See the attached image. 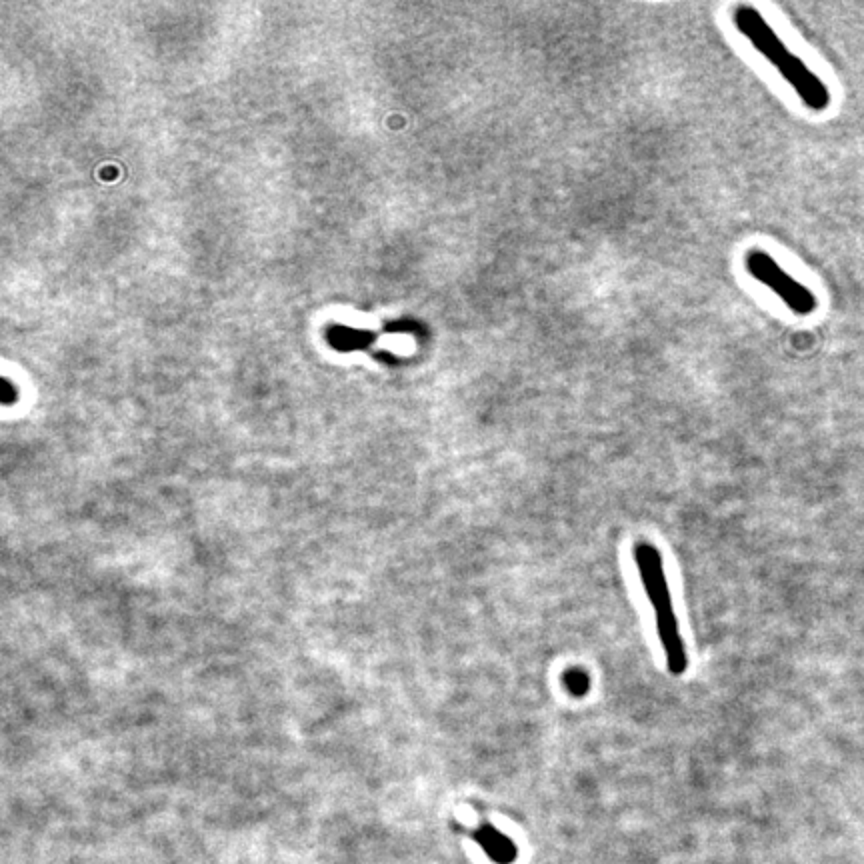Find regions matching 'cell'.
<instances>
[{
  "label": "cell",
  "mask_w": 864,
  "mask_h": 864,
  "mask_svg": "<svg viewBox=\"0 0 864 864\" xmlns=\"http://www.w3.org/2000/svg\"><path fill=\"white\" fill-rule=\"evenodd\" d=\"M738 32L760 52L792 86L802 104L812 112H824L830 102L828 86L780 40L774 28L752 6H738L732 14Z\"/></svg>",
  "instance_id": "6da1fadb"
},
{
  "label": "cell",
  "mask_w": 864,
  "mask_h": 864,
  "mask_svg": "<svg viewBox=\"0 0 864 864\" xmlns=\"http://www.w3.org/2000/svg\"><path fill=\"white\" fill-rule=\"evenodd\" d=\"M634 562L642 580V586L646 590V598L654 610L656 616V630L660 636V644L666 656L668 670L678 676L686 670L688 658L682 644L678 618L674 614V606L670 600V590L664 574L662 556L656 546H652L646 540H638L634 544Z\"/></svg>",
  "instance_id": "7a4b0ae2"
},
{
  "label": "cell",
  "mask_w": 864,
  "mask_h": 864,
  "mask_svg": "<svg viewBox=\"0 0 864 864\" xmlns=\"http://www.w3.org/2000/svg\"><path fill=\"white\" fill-rule=\"evenodd\" d=\"M744 266L752 278L770 288L792 312L808 316L818 308V300L812 290L784 272L768 252L760 248L748 250L744 256Z\"/></svg>",
  "instance_id": "3957f363"
},
{
  "label": "cell",
  "mask_w": 864,
  "mask_h": 864,
  "mask_svg": "<svg viewBox=\"0 0 864 864\" xmlns=\"http://www.w3.org/2000/svg\"><path fill=\"white\" fill-rule=\"evenodd\" d=\"M472 836L492 862L510 864L516 858V844L492 824H480Z\"/></svg>",
  "instance_id": "277c9868"
},
{
  "label": "cell",
  "mask_w": 864,
  "mask_h": 864,
  "mask_svg": "<svg viewBox=\"0 0 864 864\" xmlns=\"http://www.w3.org/2000/svg\"><path fill=\"white\" fill-rule=\"evenodd\" d=\"M562 682H564L566 690L574 696H584L590 688V676L582 668H568L562 676Z\"/></svg>",
  "instance_id": "5b68a950"
}]
</instances>
